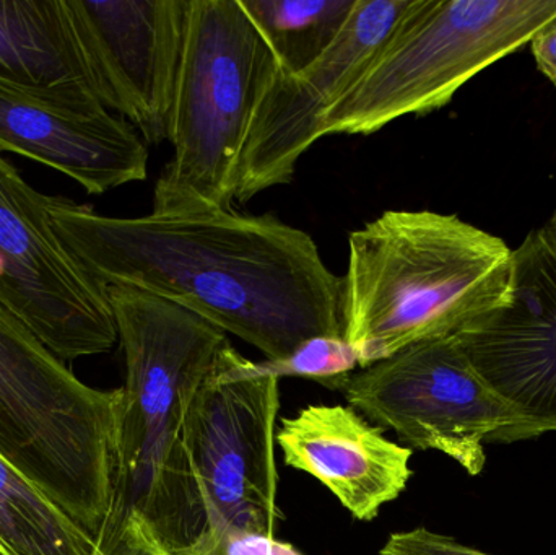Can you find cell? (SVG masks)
I'll return each mask as SVG.
<instances>
[{"label":"cell","instance_id":"14","mask_svg":"<svg viewBox=\"0 0 556 555\" xmlns=\"http://www.w3.org/2000/svg\"><path fill=\"white\" fill-rule=\"evenodd\" d=\"M276 442L285 466L319 481L358 521L375 520L414 476V450L350 406L313 404L283 417Z\"/></svg>","mask_w":556,"mask_h":555},{"label":"cell","instance_id":"17","mask_svg":"<svg viewBox=\"0 0 556 555\" xmlns=\"http://www.w3.org/2000/svg\"><path fill=\"white\" fill-rule=\"evenodd\" d=\"M278 68L304 71L336 42L358 0H240Z\"/></svg>","mask_w":556,"mask_h":555},{"label":"cell","instance_id":"8","mask_svg":"<svg viewBox=\"0 0 556 555\" xmlns=\"http://www.w3.org/2000/svg\"><path fill=\"white\" fill-rule=\"evenodd\" d=\"M340 391L369 422L397 433L401 445L443 453L470 476L485 469V445L513 443L519 424L456 335L408 345L350 375Z\"/></svg>","mask_w":556,"mask_h":555},{"label":"cell","instance_id":"19","mask_svg":"<svg viewBox=\"0 0 556 555\" xmlns=\"http://www.w3.org/2000/svg\"><path fill=\"white\" fill-rule=\"evenodd\" d=\"M185 555H304L293 544L251 531H207Z\"/></svg>","mask_w":556,"mask_h":555},{"label":"cell","instance_id":"6","mask_svg":"<svg viewBox=\"0 0 556 555\" xmlns=\"http://www.w3.org/2000/svg\"><path fill=\"white\" fill-rule=\"evenodd\" d=\"M556 0H415L362 77L327 113L329 134L369 136L451 103L463 85L529 45Z\"/></svg>","mask_w":556,"mask_h":555},{"label":"cell","instance_id":"12","mask_svg":"<svg viewBox=\"0 0 556 555\" xmlns=\"http://www.w3.org/2000/svg\"><path fill=\"white\" fill-rule=\"evenodd\" d=\"M101 103L143 142L169 137L188 0H68Z\"/></svg>","mask_w":556,"mask_h":555},{"label":"cell","instance_id":"18","mask_svg":"<svg viewBox=\"0 0 556 555\" xmlns=\"http://www.w3.org/2000/svg\"><path fill=\"white\" fill-rule=\"evenodd\" d=\"M277 378L298 377L316 381L330 390H342L350 375L359 368L358 354L345 338L319 336L303 342L290 357L263 362Z\"/></svg>","mask_w":556,"mask_h":555},{"label":"cell","instance_id":"2","mask_svg":"<svg viewBox=\"0 0 556 555\" xmlns=\"http://www.w3.org/2000/svg\"><path fill=\"white\" fill-rule=\"evenodd\" d=\"M126 362L113 508L98 541L137 517L169 551L188 554L207 515L182 442L189 401L230 342L195 313L152 293L108 287Z\"/></svg>","mask_w":556,"mask_h":555},{"label":"cell","instance_id":"1","mask_svg":"<svg viewBox=\"0 0 556 555\" xmlns=\"http://www.w3.org/2000/svg\"><path fill=\"white\" fill-rule=\"evenodd\" d=\"M49 214L65 247L104 286L168 300L267 361L319 336L343 338V277L324 264L306 231L276 215L116 218L58 195Z\"/></svg>","mask_w":556,"mask_h":555},{"label":"cell","instance_id":"22","mask_svg":"<svg viewBox=\"0 0 556 555\" xmlns=\"http://www.w3.org/2000/svg\"><path fill=\"white\" fill-rule=\"evenodd\" d=\"M529 45L539 71L556 87V16L535 33Z\"/></svg>","mask_w":556,"mask_h":555},{"label":"cell","instance_id":"20","mask_svg":"<svg viewBox=\"0 0 556 555\" xmlns=\"http://www.w3.org/2000/svg\"><path fill=\"white\" fill-rule=\"evenodd\" d=\"M379 555H495L467 546L446 534L434 533L428 528L397 531L389 534Z\"/></svg>","mask_w":556,"mask_h":555},{"label":"cell","instance_id":"13","mask_svg":"<svg viewBox=\"0 0 556 555\" xmlns=\"http://www.w3.org/2000/svg\"><path fill=\"white\" fill-rule=\"evenodd\" d=\"M42 163L101 195L149 173V149L106 108H77L0 78V153Z\"/></svg>","mask_w":556,"mask_h":555},{"label":"cell","instance_id":"11","mask_svg":"<svg viewBox=\"0 0 556 555\" xmlns=\"http://www.w3.org/2000/svg\"><path fill=\"white\" fill-rule=\"evenodd\" d=\"M473 368L518 417L513 442L556 432V240L529 231L515 250L509 302L456 332Z\"/></svg>","mask_w":556,"mask_h":555},{"label":"cell","instance_id":"3","mask_svg":"<svg viewBox=\"0 0 556 555\" xmlns=\"http://www.w3.org/2000/svg\"><path fill=\"white\" fill-rule=\"evenodd\" d=\"M515 250L457 215L388 211L349 237L343 338L359 370L509 302Z\"/></svg>","mask_w":556,"mask_h":555},{"label":"cell","instance_id":"7","mask_svg":"<svg viewBox=\"0 0 556 555\" xmlns=\"http://www.w3.org/2000/svg\"><path fill=\"white\" fill-rule=\"evenodd\" d=\"M280 378L228 342L186 409L182 442L207 531L277 537Z\"/></svg>","mask_w":556,"mask_h":555},{"label":"cell","instance_id":"5","mask_svg":"<svg viewBox=\"0 0 556 555\" xmlns=\"http://www.w3.org/2000/svg\"><path fill=\"white\" fill-rule=\"evenodd\" d=\"M277 71L240 0H188L168 140L153 191L156 215L230 211L254 110Z\"/></svg>","mask_w":556,"mask_h":555},{"label":"cell","instance_id":"21","mask_svg":"<svg viewBox=\"0 0 556 555\" xmlns=\"http://www.w3.org/2000/svg\"><path fill=\"white\" fill-rule=\"evenodd\" d=\"M98 550L103 555H178L137 517L126 518L114 533L98 541Z\"/></svg>","mask_w":556,"mask_h":555},{"label":"cell","instance_id":"9","mask_svg":"<svg viewBox=\"0 0 556 555\" xmlns=\"http://www.w3.org/2000/svg\"><path fill=\"white\" fill-rule=\"evenodd\" d=\"M49 202L0 153V305L61 361L106 354L119 341L108 287L65 247Z\"/></svg>","mask_w":556,"mask_h":555},{"label":"cell","instance_id":"16","mask_svg":"<svg viewBox=\"0 0 556 555\" xmlns=\"http://www.w3.org/2000/svg\"><path fill=\"white\" fill-rule=\"evenodd\" d=\"M0 555H103L93 534L0 455Z\"/></svg>","mask_w":556,"mask_h":555},{"label":"cell","instance_id":"10","mask_svg":"<svg viewBox=\"0 0 556 555\" xmlns=\"http://www.w3.org/2000/svg\"><path fill=\"white\" fill-rule=\"evenodd\" d=\"M415 0H358L332 46L304 71L278 68L264 90L241 152L235 199L248 202L293 179L298 160L326 136L333 104L362 77Z\"/></svg>","mask_w":556,"mask_h":555},{"label":"cell","instance_id":"15","mask_svg":"<svg viewBox=\"0 0 556 555\" xmlns=\"http://www.w3.org/2000/svg\"><path fill=\"white\" fill-rule=\"evenodd\" d=\"M0 78L77 108H104L68 0H0Z\"/></svg>","mask_w":556,"mask_h":555},{"label":"cell","instance_id":"4","mask_svg":"<svg viewBox=\"0 0 556 555\" xmlns=\"http://www.w3.org/2000/svg\"><path fill=\"white\" fill-rule=\"evenodd\" d=\"M123 400V388L78 380L0 305V455L97 541L113 508Z\"/></svg>","mask_w":556,"mask_h":555},{"label":"cell","instance_id":"23","mask_svg":"<svg viewBox=\"0 0 556 555\" xmlns=\"http://www.w3.org/2000/svg\"><path fill=\"white\" fill-rule=\"evenodd\" d=\"M544 227L547 228L548 234H551L556 240V209L554 214H552L551 220H548V224L544 225Z\"/></svg>","mask_w":556,"mask_h":555}]
</instances>
